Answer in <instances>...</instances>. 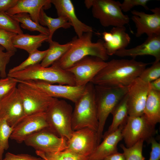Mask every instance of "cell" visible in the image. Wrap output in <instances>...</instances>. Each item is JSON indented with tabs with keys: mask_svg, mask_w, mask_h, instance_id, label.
<instances>
[{
	"mask_svg": "<svg viewBox=\"0 0 160 160\" xmlns=\"http://www.w3.org/2000/svg\"><path fill=\"white\" fill-rule=\"evenodd\" d=\"M149 64L133 59H113L107 62L90 82L94 85L128 87Z\"/></svg>",
	"mask_w": 160,
	"mask_h": 160,
	"instance_id": "1",
	"label": "cell"
},
{
	"mask_svg": "<svg viewBox=\"0 0 160 160\" xmlns=\"http://www.w3.org/2000/svg\"><path fill=\"white\" fill-rule=\"evenodd\" d=\"M93 32L84 33L80 38L74 37L71 41V45L68 50L56 62L62 69L67 70L75 63L87 56L99 58L104 61L108 58L101 39L92 41Z\"/></svg>",
	"mask_w": 160,
	"mask_h": 160,
	"instance_id": "2",
	"label": "cell"
},
{
	"mask_svg": "<svg viewBox=\"0 0 160 160\" xmlns=\"http://www.w3.org/2000/svg\"><path fill=\"white\" fill-rule=\"evenodd\" d=\"M128 87L95 85V96L98 127L96 132L98 144L101 142L106 120L114 108L127 94Z\"/></svg>",
	"mask_w": 160,
	"mask_h": 160,
	"instance_id": "3",
	"label": "cell"
},
{
	"mask_svg": "<svg viewBox=\"0 0 160 160\" xmlns=\"http://www.w3.org/2000/svg\"><path fill=\"white\" fill-rule=\"evenodd\" d=\"M7 76L19 81L40 80L51 84L76 85L73 74L61 68L56 62L47 67L36 64L20 71L8 73Z\"/></svg>",
	"mask_w": 160,
	"mask_h": 160,
	"instance_id": "4",
	"label": "cell"
},
{
	"mask_svg": "<svg viewBox=\"0 0 160 160\" xmlns=\"http://www.w3.org/2000/svg\"><path fill=\"white\" fill-rule=\"evenodd\" d=\"M73 112V131L88 128L96 132L98 127L95 96V85L91 82L86 85L84 92L75 103Z\"/></svg>",
	"mask_w": 160,
	"mask_h": 160,
	"instance_id": "5",
	"label": "cell"
},
{
	"mask_svg": "<svg viewBox=\"0 0 160 160\" xmlns=\"http://www.w3.org/2000/svg\"><path fill=\"white\" fill-rule=\"evenodd\" d=\"M84 3L87 8H92L93 16L104 27L124 26L129 23V18L123 13L119 1L85 0Z\"/></svg>",
	"mask_w": 160,
	"mask_h": 160,
	"instance_id": "6",
	"label": "cell"
},
{
	"mask_svg": "<svg viewBox=\"0 0 160 160\" xmlns=\"http://www.w3.org/2000/svg\"><path fill=\"white\" fill-rule=\"evenodd\" d=\"M73 108L64 100L57 98L45 112L49 128L58 136L69 139L73 132Z\"/></svg>",
	"mask_w": 160,
	"mask_h": 160,
	"instance_id": "7",
	"label": "cell"
},
{
	"mask_svg": "<svg viewBox=\"0 0 160 160\" xmlns=\"http://www.w3.org/2000/svg\"><path fill=\"white\" fill-rule=\"evenodd\" d=\"M17 88L21 97L26 116L45 113L57 99L42 91L21 83Z\"/></svg>",
	"mask_w": 160,
	"mask_h": 160,
	"instance_id": "8",
	"label": "cell"
},
{
	"mask_svg": "<svg viewBox=\"0 0 160 160\" xmlns=\"http://www.w3.org/2000/svg\"><path fill=\"white\" fill-rule=\"evenodd\" d=\"M155 127L147 121L143 115L128 116L121 132L126 147H131L140 140L149 143L156 133Z\"/></svg>",
	"mask_w": 160,
	"mask_h": 160,
	"instance_id": "9",
	"label": "cell"
},
{
	"mask_svg": "<svg viewBox=\"0 0 160 160\" xmlns=\"http://www.w3.org/2000/svg\"><path fill=\"white\" fill-rule=\"evenodd\" d=\"M67 140L66 138L58 136L49 128H47L30 135L24 142L36 151L52 153L66 149Z\"/></svg>",
	"mask_w": 160,
	"mask_h": 160,
	"instance_id": "10",
	"label": "cell"
},
{
	"mask_svg": "<svg viewBox=\"0 0 160 160\" xmlns=\"http://www.w3.org/2000/svg\"><path fill=\"white\" fill-rule=\"evenodd\" d=\"M16 80L18 83H21L39 89L53 98H63L74 103L83 94L86 87V85H55L40 80Z\"/></svg>",
	"mask_w": 160,
	"mask_h": 160,
	"instance_id": "11",
	"label": "cell"
},
{
	"mask_svg": "<svg viewBox=\"0 0 160 160\" xmlns=\"http://www.w3.org/2000/svg\"><path fill=\"white\" fill-rule=\"evenodd\" d=\"M106 64V62L99 58L87 56L66 70L73 75L76 86H84L90 82Z\"/></svg>",
	"mask_w": 160,
	"mask_h": 160,
	"instance_id": "12",
	"label": "cell"
},
{
	"mask_svg": "<svg viewBox=\"0 0 160 160\" xmlns=\"http://www.w3.org/2000/svg\"><path fill=\"white\" fill-rule=\"evenodd\" d=\"M26 116L23 102L17 87L0 100V119L14 128Z\"/></svg>",
	"mask_w": 160,
	"mask_h": 160,
	"instance_id": "13",
	"label": "cell"
},
{
	"mask_svg": "<svg viewBox=\"0 0 160 160\" xmlns=\"http://www.w3.org/2000/svg\"><path fill=\"white\" fill-rule=\"evenodd\" d=\"M98 145L96 132L85 128L73 131L70 138L67 140L66 149L89 157Z\"/></svg>",
	"mask_w": 160,
	"mask_h": 160,
	"instance_id": "14",
	"label": "cell"
},
{
	"mask_svg": "<svg viewBox=\"0 0 160 160\" xmlns=\"http://www.w3.org/2000/svg\"><path fill=\"white\" fill-rule=\"evenodd\" d=\"M150 89L149 83L143 81L139 77L129 86L127 94L129 116H140L143 115Z\"/></svg>",
	"mask_w": 160,
	"mask_h": 160,
	"instance_id": "15",
	"label": "cell"
},
{
	"mask_svg": "<svg viewBox=\"0 0 160 160\" xmlns=\"http://www.w3.org/2000/svg\"><path fill=\"white\" fill-rule=\"evenodd\" d=\"M47 128L49 125L45 113L28 116L13 128L10 138L21 143L31 135Z\"/></svg>",
	"mask_w": 160,
	"mask_h": 160,
	"instance_id": "16",
	"label": "cell"
},
{
	"mask_svg": "<svg viewBox=\"0 0 160 160\" xmlns=\"http://www.w3.org/2000/svg\"><path fill=\"white\" fill-rule=\"evenodd\" d=\"M150 10L151 14L135 10L131 11L132 15L131 18L136 28V37H139L144 33L148 37L160 34V8L155 7Z\"/></svg>",
	"mask_w": 160,
	"mask_h": 160,
	"instance_id": "17",
	"label": "cell"
},
{
	"mask_svg": "<svg viewBox=\"0 0 160 160\" xmlns=\"http://www.w3.org/2000/svg\"><path fill=\"white\" fill-rule=\"evenodd\" d=\"M57 11L58 17L67 18L73 26L78 38L88 32H94L92 28L81 21L77 17L74 5L70 0H51Z\"/></svg>",
	"mask_w": 160,
	"mask_h": 160,
	"instance_id": "18",
	"label": "cell"
},
{
	"mask_svg": "<svg viewBox=\"0 0 160 160\" xmlns=\"http://www.w3.org/2000/svg\"><path fill=\"white\" fill-rule=\"evenodd\" d=\"M114 55L121 57H130L133 59L139 56L150 55L154 57L156 61H160V34L148 37L141 44L133 48L118 50Z\"/></svg>",
	"mask_w": 160,
	"mask_h": 160,
	"instance_id": "19",
	"label": "cell"
},
{
	"mask_svg": "<svg viewBox=\"0 0 160 160\" xmlns=\"http://www.w3.org/2000/svg\"><path fill=\"white\" fill-rule=\"evenodd\" d=\"M125 123L115 131L103 135V141L89 157V160H104L106 157L118 152L117 145L123 139L121 132Z\"/></svg>",
	"mask_w": 160,
	"mask_h": 160,
	"instance_id": "20",
	"label": "cell"
},
{
	"mask_svg": "<svg viewBox=\"0 0 160 160\" xmlns=\"http://www.w3.org/2000/svg\"><path fill=\"white\" fill-rule=\"evenodd\" d=\"M51 4V0H18L15 6L5 12L9 15L20 13H27L34 21L39 23V17L41 10L49 9Z\"/></svg>",
	"mask_w": 160,
	"mask_h": 160,
	"instance_id": "21",
	"label": "cell"
},
{
	"mask_svg": "<svg viewBox=\"0 0 160 160\" xmlns=\"http://www.w3.org/2000/svg\"><path fill=\"white\" fill-rule=\"evenodd\" d=\"M49 38L48 35L40 33L36 35L16 34L13 37L12 42L16 49H23L29 54L38 49L44 41L48 42Z\"/></svg>",
	"mask_w": 160,
	"mask_h": 160,
	"instance_id": "22",
	"label": "cell"
},
{
	"mask_svg": "<svg viewBox=\"0 0 160 160\" xmlns=\"http://www.w3.org/2000/svg\"><path fill=\"white\" fill-rule=\"evenodd\" d=\"M110 32L112 34L111 40L104 43V47L109 56L114 55L118 50L126 49L131 40L129 36L126 32L124 26L113 27Z\"/></svg>",
	"mask_w": 160,
	"mask_h": 160,
	"instance_id": "23",
	"label": "cell"
},
{
	"mask_svg": "<svg viewBox=\"0 0 160 160\" xmlns=\"http://www.w3.org/2000/svg\"><path fill=\"white\" fill-rule=\"evenodd\" d=\"M143 115L147 121L155 126L160 122V92L150 89Z\"/></svg>",
	"mask_w": 160,
	"mask_h": 160,
	"instance_id": "24",
	"label": "cell"
},
{
	"mask_svg": "<svg viewBox=\"0 0 160 160\" xmlns=\"http://www.w3.org/2000/svg\"><path fill=\"white\" fill-rule=\"evenodd\" d=\"M44 9H42L40 11L39 23L41 25L47 26L48 27L49 32L48 41L49 43L52 40L53 34L56 30L60 28H69L71 26V25L67 17L63 16L58 17L56 18L52 17L47 15Z\"/></svg>",
	"mask_w": 160,
	"mask_h": 160,
	"instance_id": "25",
	"label": "cell"
},
{
	"mask_svg": "<svg viewBox=\"0 0 160 160\" xmlns=\"http://www.w3.org/2000/svg\"><path fill=\"white\" fill-rule=\"evenodd\" d=\"M49 47L46 56L40 64L43 67H47L60 58L68 50L71 45V41L65 44H60L58 42L50 41Z\"/></svg>",
	"mask_w": 160,
	"mask_h": 160,
	"instance_id": "26",
	"label": "cell"
},
{
	"mask_svg": "<svg viewBox=\"0 0 160 160\" xmlns=\"http://www.w3.org/2000/svg\"><path fill=\"white\" fill-rule=\"evenodd\" d=\"M127 101V94L112 111L111 113L113 116L112 122L108 130L104 134H108L115 131L120 125L126 122L129 116Z\"/></svg>",
	"mask_w": 160,
	"mask_h": 160,
	"instance_id": "27",
	"label": "cell"
},
{
	"mask_svg": "<svg viewBox=\"0 0 160 160\" xmlns=\"http://www.w3.org/2000/svg\"><path fill=\"white\" fill-rule=\"evenodd\" d=\"M12 19L21 23L20 27L31 31H37L40 33L49 36V31L47 28L34 21L30 15L26 13H20L13 15H9Z\"/></svg>",
	"mask_w": 160,
	"mask_h": 160,
	"instance_id": "28",
	"label": "cell"
},
{
	"mask_svg": "<svg viewBox=\"0 0 160 160\" xmlns=\"http://www.w3.org/2000/svg\"><path fill=\"white\" fill-rule=\"evenodd\" d=\"M36 153L44 160H89L88 157L79 155L66 149L52 153L36 151Z\"/></svg>",
	"mask_w": 160,
	"mask_h": 160,
	"instance_id": "29",
	"label": "cell"
},
{
	"mask_svg": "<svg viewBox=\"0 0 160 160\" xmlns=\"http://www.w3.org/2000/svg\"><path fill=\"white\" fill-rule=\"evenodd\" d=\"M48 49L44 51L38 49L29 54L28 57L20 64L10 69L8 73L20 71L31 66L39 64L46 56Z\"/></svg>",
	"mask_w": 160,
	"mask_h": 160,
	"instance_id": "30",
	"label": "cell"
},
{
	"mask_svg": "<svg viewBox=\"0 0 160 160\" xmlns=\"http://www.w3.org/2000/svg\"><path fill=\"white\" fill-rule=\"evenodd\" d=\"M13 128L7 123L6 120L0 119V160H2L5 150H7L9 145V139Z\"/></svg>",
	"mask_w": 160,
	"mask_h": 160,
	"instance_id": "31",
	"label": "cell"
},
{
	"mask_svg": "<svg viewBox=\"0 0 160 160\" xmlns=\"http://www.w3.org/2000/svg\"><path fill=\"white\" fill-rule=\"evenodd\" d=\"M0 30L16 34L23 33L19 23L12 19L5 12H0Z\"/></svg>",
	"mask_w": 160,
	"mask_h": 160,
	"instance_id": "32",
	"label": "cell"
},
{
	"mask_svg": "<svg viewBox=\"0 0 160 160\" xmlns=\"http://www.w3.org/2000/svg\"><path fill=\"white\" fill-rule=\"evenodd\" d=\"M144 140H140L132 146L127 148L121 144L120 147L123 151L126 160H145L143 155Z\"/></svg>",
	"mask_w": 160,
	"mask_h": 160,
	"instance_id": "33",
	"label": "cell"
},
{
	"mask_svg": "<svg viewBox=\"0 0 160 160\" xmlns=\"http://www.w3.org/2000/svg\"><path fill=\"white\" fill-rule=\"evenodd\" d=\"M139 77L148 83L160 78V61L155 60L151 66L143 71Z\"/></svg>",
	"mask_w": 160,
	"mask_h": 160,
	"instance_id": "34",
	"label": "cell"
},
{
	"mask_svg": "<svg viewBox=\"0 0 160 160\" xmlns=\"http://www.w3.org/2000/svg\"><path fill=\"white\" fill-rule=\"evenodd\" d=\"M17 83L14 78L7 77L0 79V100L16 87Z\"/></svg>",
	"mask_w": 160,
	"mask_h": 160,
	"instance_id": "35",
	"label": "cell"
},
{
	"mask_svg": "<svg viewBox=\"0 0 160 160\" xmlns=\"http://www.w3.org/2000/svg\"><path fill=\"white\" fill-rule=\"evenodd\" d=\"M16 34L8 32L3 30H0V45L3 47L6 51H17V49L13 45L12 39Z\"/></svg>",
	"mask_w": 160,
	"mask_h": 160,
	"instance_id": "36",
	"label": "cell"
},
{
	"mask_svg": "<svg viewBox=\"0 0 160 160\" xmlns=\"http://www.w3.org/2000/svg\"><path fill=\"white\" fill-rule=\"evenodd\" d=\"M5 48L0 45V76L2 78L7 77L6 66L11 58L15 54L14 52H4Z\"/></svg>",
	"mask_w": 160,
	"mask_h": 160,
	"instance_id": "37",
	"label": "cell"
},
{
	"mask_svg": "<svg viewBox=\"0 0 160 160\" xmlns=\"http://www.w3.org/2000/svg\"><path fill=\"white\" fill-rule=\"evenodd\" d=\"M149 0H124L120 4V7L122 12H128L136 6H140L146 10L149 9L147 4Z\"/></svg>",
	"mask_w": 160,
	"mask_h": 160,
	"instance_id": "38",
	"label": "cell"
},
{
	"mask_svg": "<svg viewBox=\"0 0 160 160\" xmlns=\"http://www.w3.org/2000/svg\"><path fill=\"white\" fill-rule=\"evenodd\" d=\"M2 160H44L41 157H37L28 154H15L7 153Z\"/></svg>",
	"mask_w": 160,
	"mask_h": 160,
	"instance_id": "39",
	"label": "cell"
},
{
	"mask_svg": "<svg viewBox=\"0 0 160 160\" xmlns=\"http://www.w3.org/2000/svg\"><path fill=\"white\" fill-rule=\"evenodd\" d=\"M149 143L151 144V151L148 160H159L160 159V144L153 137L150 140Z\"/></svg>",
	"mask_w": 160,
	"mask_h": 160,
	"instance_id": "40",
	"label": "cell"
},
{
	"mask_svg": "<svg viewBox=\"0 0 160 160\" xmlns=\"http://www.w3.org/2000/svg\"><path fill=\"white\" fill-rule=\"evenodd\" d=\"M18 0H0V12H6L15 6Z\"/></svg>",
	"mask_w": 160,
	"mask_h": 160,
	"instance_id": "41",
	"label": "cell"
},
{
	"mask_svg": "<svg viewBox=\"0 0 160 160\" xmlns=\"http://www.w3.org/2000/svg\"><path fill=\"white\" fill-rule=\"evenodd\" d=\"M104 160H126L124 154L118 152L111 154L106 157Z\"/></svg>",
	"mask_w": 160,
	"mask_h": 160,
	"instance_id": "42",
	"label": "cell"
},
{
	"mask_svg": "<svg viewBox=\"0 0 160 160\" xmlns=\"http://www.w3.org/2000/svg\"><path fill=\"white\" fill-rule=\"evenodd\" d=\"M149 84L150 89L160 92V78L151 82Z\"/></svg>",
	"mask_w": 160,
	"mask_h": 160,
	"instance_id": "43",
	"label": "cell"
},
{
	"mask_svg": "<svg viewBox=\"0 0 160 160\" xmlns=\"http://www.w3.org/2000/svg\"><path fill=\"white\" fill-rule=\"evenodd\" d=\"M103 38L104 42H108L111 40L112 34L111 32H104L103 33Z\"/></svg>",
	"mask_w": 160,
	"mask_h": 160,
	"instance_id": "44",
	"label": "cell"
}]
</instances>
